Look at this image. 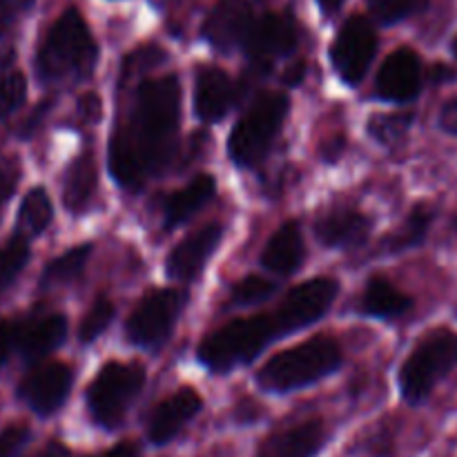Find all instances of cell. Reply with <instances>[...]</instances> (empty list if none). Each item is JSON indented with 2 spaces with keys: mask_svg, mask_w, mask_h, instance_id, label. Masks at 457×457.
<instances>
[{
  "mask_svg": "<svg viewBox=\"0 0 457 457\" xmlns=\"http://www.w3.org/2000/svg\"><path fill=\"white\" fill-rule=\"evenodd\" d=\"M181 80L168 74L143 80L125 123L110 143V172L125 190H138L161 174L177 150Z\"/></svg>",
  "mask_w": 457,
  "mask_h": 457,
  "instance_id": "obj_1",
  "label": "cell"
},
{
  "mask_svg": "<svg viewBox=\"0 0 457 457\" xmlns=\"http://www.w3.org/2000/svg\"><path fill=\"white\" fill-rule=\"evenodd\" d=\"M290 333H297V328L279 303L275 311L248 320L228 321L210 333L199 344V361L212 373H228L237 366L257 360L266 346Z\"/></svg>",
  "mask_w": 457,
  "mask_h": 457,
  "instance_id": "obj_2",
  "label": "cell"
},
{
  "mask_svg": "<svg viewBox=\"0 0 457 457\" xmlns=\"http://www.w3.org/2000/svg\"><path fill=\"white\" fill-rule=\"evenodd\" d=\"M98 49L79 9L70 7L49 27L36 54V74L43 83H76L92 74Z\"/></svg>",
  "mask_w": 457,
  "mask_h": 457,
  "instance_id": "obj_3",
  "label": "cell"
},
{
  "mask_svg": "<svg viewBox=\"0 0 457 457\" xmlns=\"http://www.w3.org/2000/svg\"><path fill=\"white\" fill-rule=\"evenodd\" d=\"M339 366L342 351L337 342L315 337L270 357L257 373V382L263 391L290 393L328 378Z\"/></svg>",
  "mask_w": 457,
  "mask_h": 457,
  "instance_id": "obj_4",
  "label": "cell"
},
{
  "mask_svg": "<svg viewBox=\"0 0 457 457\" xmlns=\"http://www.w3.org/2000/svg\"><path fill=\"white\" fill-rule=\"evenodd\" d=\"M290 112L284 92H266L250 105L228 138V156L239 168H254L266 159Z\"/></svg>",
  "mask_w": 457,
  "mask_h": 457,
  "instance_id": "obj_5",
  "label": "cell"
},
{
  "mask_svg": "<svg viewBox=\"0 0 457 457\" xmlns=\"http://www.w3.org/2000/svg\"><path fill=\"white\" fill-rule=\"evenodd\" d=\"M457 366V333L436 330L413 348L400 369V391L409 404L418 406Z\"/></svg>",
  "mask_w": 457,
  "mask_h": 457,
  "instance_id": "obj_6",
  "label": "cell"
},
{
  "mask_svg": "<svg viewBox=\"0 0 457 457\" xmlns=\"http://www.w3.org/2000/svg\"><path fill=\"white\" fill-rule=\"evenodd\" d=\"M145 386V370L137 364L110 361L96 373L87 388V411L96 427L114 431L123 424L137 397Z\"/></svg>",
  "mask_w": 457,
  "mask_h": 457,
  "instance_id": "obj_7",
  "label": "cell"
},
{
  "mask_svg": "<svg viewBox=\"0 0 457 457\" xmlns=\"http://www.w3.org/2000/svg\"><path fill=\"white\" fill-rule=\"evenodd\" d=\"M186 306V295L174 288L152 290L138 302L125 324V335L134 346L159 348L172 335Z\"/></svg>",
  "mask_w": 457,
  "mask_h": 457,
  "instance_id": "obj_8",
  "label": "cell"
},
{
  "mask_svg": "<svg viewBox=\"0 0 457 457\" xmlns=\"http://www.w3.org/2000/svg\"><path fill=\"white\" fill-rule=\"evenodd\" d=\"M378 54V34L364 16H353L344 22L330 47L335 71L346 85H360L369 74Z\"/></svg>",
  "mask_w": 457,
  "mask_h": 457,
  "instance_id": "obj_9",
  "label": "cell"
},
{
  "mask_svg": "<svg viewBox=\"0 0 457 457\" xmlns=\"http://www.w3.org/2000/svg\"><path fill=\"white\" fill-rule=\"evenodd\" d=\"M74 373L65 364H45L31 370L18 386V397L40 418L58 413L70 397Z\"/></svg>",
  "mask_w": 457,
  "mask_h": 457,
  "instance_id": "obj_10",
  "label": "cell"
},
{
  "mask_svg": "<svg viewBox=\"0 0 457 457\" xmlns=\"http://www.w3.org/2000/svg\"><path fill=\"white\" fill-rule=\"evenodd\" d=\"M254 16L248 0H219L204 22V38L217 52L230 54L245 47Z\"/></svg>",
  "mask_w": 457,
  "mask_h": 457,
  "instance_id": "obj_11",
  "label": "cell"
},
{
  "mask_svg": "<svg viewBox=\"0 0 457 457\" xmlns=\"http://www.w3.org/2000/svg\"><path fill=\"white\" fill-rule=\"evenodd\" d=\"M297 22L290 13H266L254 21L245 43V54L257 65H270L281 56H288L297 47Z\"/></svg>",
  "mask_w": 457,
  "mask_h": 457,
  "instance_id": "obj_12",
  "label": "cell"
},
{
  "mask_svg": "<svg viewBox=\"0 0 457 457\" xmlns=\"http://www.w3.org/2000/svg\"><path fill=\"white\" fill-rule=\"evenodd\" d=\"M422 61L409 47L393 52L375 79V94L388 103H409L422 92Z\"/></svg>",
  "mask_w": 457,
  "mask_h": 457,
  "instance_id": "obj_13",
  "label": "cell"
},
{
  "mask_svg": "<svg viewBox=\"0 0 457 457\" xmlns=\"http://www.w3.org/2000/svg\"><path fill=\"white\" fill-rule=\"evenodd\" d=\"M204 409V400L195 388H181L174 395L165 397L159 406H154L147 420V437L152 445L165 446L186 428L187 422L196 418Z\"/></svg>",
  "mask_w": 457,
  "mask_h": 457,
  "instance_id": "obj_14",
  "label": "cell"
},
{
  "mask_svg": "<svg viewBox=\"0 0 457 457\" xmlns=\"http://www.w3.org/2000/svg\"><path fill=\"white\" fill-rule=\"evenodd\" d=\"M223 228L221 223H210L183 239L172 253L168 254L165 262V272L172 281H190L199 275L205 268L208 259L217 253L219 244H221Z\"/></svg>",
  "mask_w": 457,
  "mask_h": 457,
  "instance_id": "obj_15",
  "label": "cell"
},
{
  "mask_svg": "<svg viewBox=\"0 0 457 457\" xmlns=\"http://www.w3.org/2000/svg\"><path fill=\"white\" fill-rule=\"evenodd\" d=\"M237 103V87L226 71L201 67L195 80V112L204 123H219Z\"/></svg>",
  "mask_w": 457,
  "mask_h": 457,
  "instance_id": "obj_16",
  "label": "cell"
},
{
  "mask_svg": "<svg viewBox=\"0 0 457 457\" xmlns=\"http://www.w3.org/2000/svg\"><path fill=\"white\" fill-rule=\"evenodd\" d=\"M328 433L321 420L297 424L293 428L275 433L259 449L257 457H315L324 449Z\"/></svg>",
  "mask_w": 457,
  "mask_h": 457,
  "instance_id": "obj_17",
  "label": "cell"
},
{
  "mask_svg": "<svg viewBox=\"0 0 457 457\" xmlns=\"http://www.w3.org/2000/svg\"><path fill=\"white\" fill-rule=\"evenodd\" d=\"M67 337V320L62 315H47L40 320L16 324V351L22 360L38 361L56 351Z\"/></svg>",
  "mask_w": 457,
  "mask_h": 457,
  "instance_id": "obj_18",
  "label": "cell"
},
{
  "mask_svg": "<svg viewBox=\"0 0 457 457\" xmlns=\"http://www.w3.org/2000/svg\"><path fill=\"white\" fill-rule=\"evenodd\" d=\"M315 235L328 248H357L370 235V219L357 210H335L315 223Z\"/></svg>",
  "mask_w": 457,
  "mask_h": 457,
  "instance_id": "obj_19",
  "label": "cell"
},
{
  "mask_svg": "<svg viewBox=\"0 0 457 457\" xmlns=\"http://www.w3.org/2000/svg\"><path fill=\"white\" fill-rule=\"evenodd\" d=\"M306 259L302 228L297 221H286L279 230L268 239L262 253V266L275 275H293Z\"/></svg>",
  "mask_w": 457,
  "mask_h": 457,
  "instance_id": "obj_20",
  "label": "cell"
},
{
  "mask_svg": "<svg viewBox=\"0 0 457 457\" xmlns=\"http://www.w3.org/2000/svg\"><path fill=\"white\" fill-rule=\"evenodd\" d=\"M214 195H217V179L212 174H199L186 187L172 192L163 208L165 230L190 221L208 201L214 199Z\"/></svg>",
  "mask_w": 457,
  "mask_h": 457,
  "instance_id": "obj_21",
  "label": "cell"
},
{
  "mask_svg": "<svg viewBox=\"0 0 457 457\" xmlns=\"http://www.w3.org/2000/svg\"><path fill=\"white\" fill-rule=\"evenodd\" d=\"M413 311V299L402 293L386 277L375 275L366 284L361 295V312L378 320H400L406 312Z\"/></svg>",
  "mask_w": 457,
  "mask_h": 457,
  "instance_id": "obj_22",
  "label": "cell"
},
{
  "mask_svg": "<svg viewBox=\"0 0 457 457\" xmlns=\"http://www.w3.org/2000/svg\"><path fill=\"white\" fill-rule=\"evenodd\" d=\"M96 183L98 170L94 156H76L70 168H67L65 181H62V204H65V208L74 214L83 212L89 201H92L94 192H96Z\"/></svg>",
  "mask_w": 457,
  "mask_h": 457,
  "instance_id": "obj_23",
  "label": "cell"
},
{
  "mask_svg": "<svg viewBox=\"0 0 457 457\" xmlns=\"http://www.w3.org/2000/svg\"><path fill=\"white\" fill-rule=\"evenodd\" d=\"M54 219V208L45 187H31L22 199L16 219V235L25 239L43 235Z\"/></svg>",
  "mask_w": 457,
  "mask_h": 457,
  "instance_id": "obj_24",
  "label": "cell"
},
{
  "mask_svg": "<svg viewBox=\"0 0 457 457\" xmlns=\"http://www.w3.org/2000/svg\"><path fill=\"white\" fill-rule=\"evenodd\" d=\"M433 217H436V212H433L428 205H418V208L409 214V219H406L393 235H388L386 239L382 241V253L397 254L422 244V241L427 239Z\"/></svg>",
  "mask_w": 457,
  "mask_h": 457,
  "instance_id": "obj_25",
  "label": "cell"
},
{
  "mask_svg": "<svg viewBox=\"0 0 457 457\" xmlns=\"http://www.w3.org/2000/svg\"><path fill=\"white\" fill-rule=\"evenodd\" d=\"M92 254V244H80L76 248L67 250L61 257L47 263L43 277H40V288H54L74 281L87 266V259Z\"/></svg>",
  "mask_w": 457,
  "mask_h": 457,
  "instance_id": "obj_26",
  "label": "cell"
},
{
  "mask_svg": "<svg viewBox=\"0 0 457 457\" xmlns=\"http://www.w3.org/2000/svg\"><path fill=\"white\" fill-rule=\"evenodd\" d=\"M29 239L21 235H13L12 239L0 245V293L12 288L13 281L21 277V272L29 263Z\"/></svg>",
  "mask_w": 457,
  "mask_h": 457,
  "instance_id": "obj_27",
  "label": "cell"
},
{
  "mask_svg": "<svg viewBox=\"0 0 457 457\" xmlns=\"http://www.w3.org/2000/svg\"><path fill=\"white\" fill-rule=\"evenodd\" d=\"M415 114L409 110L388 112V114H375L369 119V134L379 145H395L413 125Z\"/></svg>",
  "mask_w": 457,
  "mask_h": 457,
  "instance_id": "obj_28",
  "label": "cell"
},
{
  "mask_svg": "<svg viewBox=\"0 0 457 457\" xmlns=\"http://www.w3.org/2000/svg\"><path fill=\"white\" fill-rule=\"evenodd\" d=\"M366 3H369L370 13L382 25H395V22L424 12L428 0H366Z\"/></svg>",
  "mask_w": 457,
  "mask_h": 457,
  "instance_id": "obj_29",
  "label": "cell"
},
{
  "mask_svg": "<svg viewBox=\"0 0 457 457\" xmlns=\"http://www.w3.org/2000/svg\"><path fill=\"white\" fill-rule=\"evenodd\" d=\"M114 303L105 297H98L96 302L92 303L87 312H85L83 321H80L79 328V339L83 344H92L101 337L103 330L112 324L114 320Z\"/></svg>",
  "mask_w": 457,
  "mask_h": 457,
  "instance_id": "obj_30",
  "label": "cell"
},
{
  "mask_svg": "<svg viewBox=\"0 0 457 457\" xmlns=\"http://www.w3.org/2000/svg\"><path fill=\"white\" fill-rule=\"evenodd\" d=\"M277 284L275 281L266 279V277L250 275L245 279H241L239 284L232 288L230 302L232 306H254V303H262L266 299H270L275 295Z\"/></svg>",
  "mask_w": 457,
  "mask_h": 457,
  "instance_id": "obj_31",
  "label": "cell"
},
{
  "mask_svg": "<svg viewBox=\"0 0 457 457\" xmlns=\"http://www.w3.org/2000/svg\"><path fill=\"white\" fill-rule=\"evenodd\" d=\"M27 98V80L21 71H7L0 76V120L18 110Z\"/></svg>",
  "mask_w": 457,
  "mask_h": 457,
  "instance_id": "obj_32",
  "label": "cell"
},
{
  "mask_svg": "<svg viewBox=\"0 0 457 457\" xmlns=\"http://www.w3.org/2000/svg\"><path fill=\"white\" fill-rule=\"evenodd\" d=\"M165 61V52L154 45H147V47L137 49V52L129 54L123 62V80H129V76L137 74V71L150 70V67L159 65Z\"/></svg>",
  "mask_w": 457,
  "mask_h": 457,
  "instance_id": "obj_33",
  "label": "cell"
},
{
  "mask_svg": "<svg viewBox=\"0 0 457 457\" xmlns=\"http://www.w3.org/2000/svg\"><path fill=\"white\" fill-rule=\"evenodd\" d=\"M36 0H0V36L7 34L31 7Z\"/></svg>",
  "mask_w": 457,
  "mask_h": 457,
  "instance_id": "obj_34",
  "label": "cell"
},
{
  "mask_svg": "<svg viewBox=\"0 0 457 457\" xmlns=\"http://www.w3.org/2000/svg\"><path fill=\"white\" fill-rule=\"evenodd\" d=\"M29 428L9 427L0 433V457H18L29 442Z\"/></svg>",
  "mask_w": 457,
  "mask_h": 457,
  "instance_id": "obj_35",
  "label": "cell"
},
{
  "mask_svg": "<svg viewBox=\"0 0 457 457\" xmlns=\"http://www.w3.org/2000/svg\"><path fill=\"white\" fill-rule=\"evenodd\" d=\"M13 351H16V324L0 320V369L7 364Z\"/></svg>",
  "mask_w": 457,
  "mask_h": 457,
  "instance_id": "obj_36",
  "label": "cell"
},
{
  "mask_svg": "<svg viewBox=\"0 0 457 457\" xmlns=\"http://www.w3.org/2000/svg\"><path fill=\"white\" fill-rule=\"evenodd\" d=\"M440 128L445 129L451 137H457V96L445 103V107L440 110V119H437Z\"/></svg>",
  "mask_w": 457,
  "mask_h": 457,
  "instance_id": "obj_37",
  "label": "cell"
},
{
  "mask_svg": "<svg viewBox=\"0 0 457 457\" xmlns=\"http://www.w3.org/2000/svg\"><path fill=\"white\" fill-rule=\"evenodd\" d=\"M79 110L80 114H83V119L87 120L101 119V101H98L96 94H85L79 103Z\"/></svg>",
  "mask_w": 457,
  "mask_h": 457,
  "instance_id": "obj_38",
  "label": "cell"
},
{
  "mask_svg": "<svg viewBox=\"0 0 457 457\" xmlns=\"http://www.w3.org/2000/svg\"><path fill=\"white\" fill-rule=\"evenodd\" d=\"M18 186V177L12 170H0V205L12 199L13 190Z\"/></svg>",
  "mask_w": 457,
  "mask_h": 457,
  "instance_id": "obj_39",
  "label": "cell"
},
{
  "mask_svg": "<svg viewBox=\"0 0 457 457\" xmlns=\"http://www.w3.org/2000/svg\"><path fill=\"white\" fill-rule=\"evenodd\" d=\"M103 457H138V446L134 442H120V445L112 446Z\"/></svg>",
  "mask_w": 457,
  "mask_h": 457,
  "instance_id": "obj_40",
  "label": "cell"
},
{
  "mask_svg": "<svg viewBox=\"0 0 457 457\" xmlns=\"http://www.w3.org/2000/svg\"><path fill=\"white\" fill-rule=\"evenodd\" d=\"M47 110H49V103H40L38 112H36V114H31V116H29V120H27V123H25V128H22V137H29V134L34 132L36 128H38L40 116H43L45 112H47Z\"/></svg>",
  "mask_w": 457,
  "mask_h": 457,
  "instance_id": "obj_41",
  "label": "cell"
},
{
  "mask_svg": "<svg viewBox=\"0 0 457 457\" xmlns=\"http://www.w3.org/2000/svg\"><path fill=\"white\" fill-rule=\"evenodd\" d=\"M34 457H70V451L62 445H58V442H52V445L45 446V449L38 451Z\"/></svg>",
  "mask_w": 457,
  "mask_h": 457,
  "instance_id": "obj_42",
  "label": "cell"
},
{
  "mask_svg": "<svg viewBox=\"0 0 457 457\" xmlns=\"http://www.w3.org/2000/svg\"><path fill=\"white\" fill-rule=\"evenodd\" d=\"M302 79H303V62H297V65L290 67V71L286 74L284 80L288 85H297V83H302Z\"/></svg>",
  "mask_w": 457,
  "mask_h": 457,
  "instance_id": "obj_43",
  "label": "cell"
},
{
  "mask_svg": "<svg viewBox=\"0 0 457 457\" xmlns=\"http://www.w3.org/2000/svg\"><path fill=\"white\" fill-rule=\"evenodd\" d=\"M317 4H320L321 12H324L326 16H330V13H335L339 7H342L344 0H317Z\"/></svg>",
  "mask_w": 457,
  "mask_h": 457,
  "instance_id": "obj_44",
  "label": "cell"
},
{
  "mask_svg": "<svg viewBox=\"0 0 457 457\" xmlns=\"http://www.w3.org/2000/svg\"><path fill=\"white\" fill-rule=\"evenodd\" d=\"M13 52L12 49H0V76L7 74V67L12 65Z\"/></svg>",
  "mask_w": 457,
  "mask_h": 457,
  "instance_id": "obj_45",
  "label": "cell"
},
{
  "mask_svg": "<svg viewBox=\"0 0 457 457\" xmlns=\"http://www.w3.org/2000/svg\"><path fill=\"white\" fill-rule=\"evenodd\" d=\"M451 52H453V56L457 58V36L453 38V43H451Z\"/></svg>",
  "mask_w": 457,
  "mask_h": 457,
  "instance_id": "obj_46",
  "label": "cell"
},
{
  "mask_svg": "<svg viewBox=\"0 0 457 457\" xmlns=\"http://www.w3.org/2000/svg\"><path fill=\"white\" fill-rule=\"evenodd\" d=\"M455 228H457V219H455Z\"/></svg>",
  "mask_w": 457,
  "mask_h": 457,
  "instance_id": "obj_47",
  "label": "cell"
}]
</instances>
